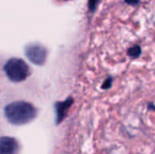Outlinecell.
<instances>
[{"instance_id":"cell-1","label":"cell","mask_w":155,"mask_h":154,"mask_svg":"<svg viewBox=\"0 0 155 154\" xmlns=\"http://www.w3.org/2000/svg\"><path fill=\"white\" fill-rule=\"evenodd\" d=\"M4 113L6 120L11 124L24 125L35 119L37 110L30 103L25 101H15L5 107Z\"/></svg>"},{"instance_id":"cell-2","label":"cell","mask_w":155,"mask_h":154,"mask_svg":"<svg viewBox=\"0 0 155 154\" xmlns=\"http://www.w3.org/2000/svg\"><path fill=\"white\" fill-rule=\"evenodd\" d=\"M6 77L14 83H20L27 79L31 74L28 64L20 58H10L4 65Z\"/></svg>"},{"instance_id":"cell-3","label":"cell","mask_w":155,"mask_h":154,"mask_svg":"<svg viewBox=\"0 0 155 154\" xmlns=\"http://www.w3.org/2000/svg\"><path fill=\"white\" fill-rule=\"evenodd\" d=\"M25 54L27 59L34 64L41 66V65H44L46 62L47 50L45 46L41 44H33L27 45L25 47Z\"/></svg>"},{"instance_id":"cell-4","label":"cell","mask_w":155,"mask_h":154,"mask_svg":"<svg viewBox=\"0 0 155 154\" xmlns=\"http://www.w3.org/2000/svg\"><path fill=\"white\" fill-rule=\"evenodd\" d=\"M74 103V98L68 97L64 101L56 102L54 103V112H55V124L59 125L66 117L70 107Z\"/></svg>"},{"instance_id":"cell-5","label":"cell","mask_w":155,"mask_h":154,"mask_svg":"<svg viewBox=\"0 0 155 154\" xmlns=\"http://www.w3.org/2000/svg\"><path fill=\"white\" fill-rule=\"evenodd\" d=\"M20 144L16 139L8 136H3L0 140V154H19Z\"/></svg>"},{"instance_id":"cell-6","label":"cell","mask_w":155,"mask_h":154,"mask_svg":"<svg viewBox=\"0 0 155 154\" xmlns=\"http://www.w3.org/2000/svg\"><path fill=\"white\" fill-rule=\"evenodd\" d=\"M141 54H142V48H141V46L138 45V44H135V45L130 47V48L128 49V51H127V54H128L131 58H133V59L138 58V57L141 55Z\"/></svg>"},{"instance_id":"cell-7","label":"cell","mask_w":155,"mask_h":154,"mask_svg":"<svg viewBox=\"0 0 155 154\" xmlns=\"http://www.w3.org/2000/svg\"><path fill=\"white\" fill-rule=\"evenodd\" d=\"M113 81H114V78L112 76H109L105 79V81L102 84V89L103 90H108L112 87L113 85Z\"/></svg>"},{"instance_id":"cell-8","label":"cell","mask_w":155,"mask_h":154,"mask_svg":"<svg viewBox=\"0 0 155 154\" xmlns=\"http://www.w3.org/2000/svg\"><path fill=\"white\" fill-rule=\"evenodd\" d=\"M99 3V0H88V8L91 12H94L96 9V6Z\"/></svg>"},{"instance_id":"cell-9","label":"cell","mask_w":155,"mask_h":154,"mask_svg":"<svg viewBox=\"0 0 155 154\" xmlns=\"http://www.w3.org/2000/svg\"><path fill=\"white\" fill-rule=\"evenodd\" d=\"M125 3L132 5H137L140 3V0H124Z\"/></svg>"},{"instance_id":"cell-10","label":"cell","mask_w":155,"mask_h":154,"mask_svg":"<svg viewBox=\"0 0 155 154\" xmlns=\"http://www.w3.org/2000/svg\"><path fill=\"white\" fill-rule=\"evenodd\" d=\"M148 109L150 111H155V105L153 103H149L148 104Z\"/></svg>"}]
</instances>
